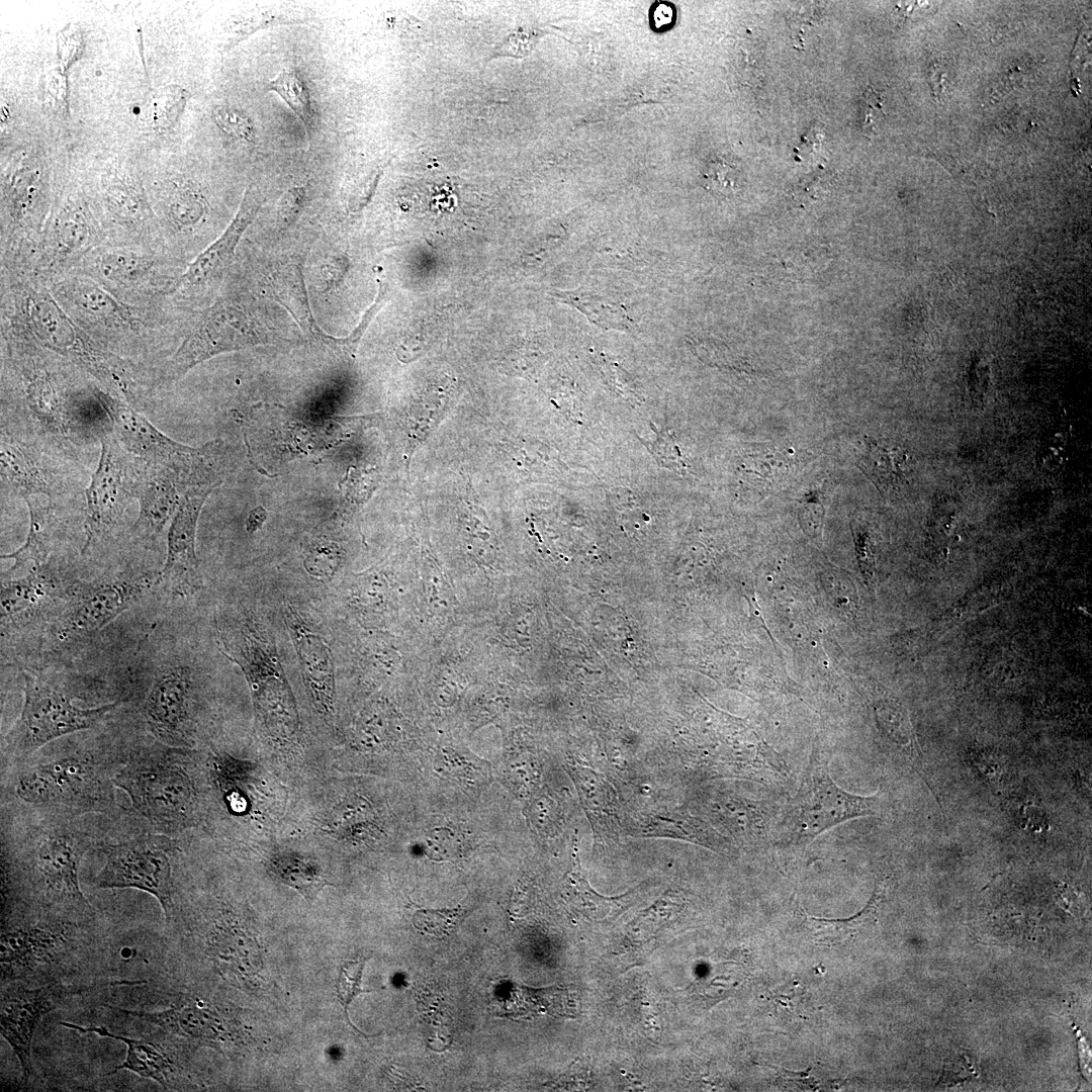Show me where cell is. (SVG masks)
<instances>
[{"label":"cell","mask_w":1092,"mask_h":1092,"mask_svg":"<svg viewBox=\"0 0 1092 1092\" xmlns=\"http://www.w3.org/2000/svg\"><path fill=\"white\" fill-rule=\"evenodd\" d=\"M125 755L106 758L76 751L19 763L14 781L17 798L50 816L72 818L104 812L115 803L113 779Z\"/></svg>","instance_id":"obj_1"},{"label":"cell","mask_w":1092,"mask_h":1092,"mask_svg":"<svg viewBox=\"0 0 1092 1092\" xmlns=\"http://www.w3.org/2000/svg\"><path fill=\"white\" fill-rule=\"evenodd\" d=\"M881 812L879 796L848 793L832 780L827 754L815 745L796 795L775 823L770 842L783 849L803 848L832 827Z\"/></svg>","instance_id":"obj_2"},{"label":"cell","mask_w":1092,"mask_h":1092,"mask_svg":"<svg viewBox=\"0 0 1092 1092\" xmlns=\"http://www.w3.org/2000/svg\"><path fill=\"white\" fill-rule=\"evenodd\" d=\"M218 633L222 654L245 674L267 729L293 735L297 715L292 694L276 647L262 625L245 617L225 623Z\"/></svg>","instance_id":"obj_3"},{"label":"cell","mask_w":1092,"mask_h":1092,"mask_svg":"<svg viewBox=\"0 0 1092 1092\" xmlns=\"http://www.w3.org/2000/svg\"><path fill=\"white\" fill-rule=\"evenodd\" d=\"M133 810L157 833L177 830L189 815L193 786L174 759V751L152 745L130 751L113 779Z\"/></svg>","instance_id":"obj_4"},{"label":"cell","mask_w":1092,"mask_h":1092,"mask_svg":"<svg viewBox=\"0 0 1092 1092\" xmlns=\"http://www.w3.org/2000/svg\"><path fill=\"white\" fill-rule=\"evenodd\" d=\"M20 845L28 882L44 905L90 909L78 878L81 858L90 846L86 833L73 827L68 818L50 816L43 825L29 830Z\"/></svg>","instance_id":"obj_5"},{"label":"cell","mask_w":1092,"mask_h":1092,"mask_svg":"<svg viewBox=\"0 0 1092 1092\" xmlns=\"http://www.w3.org/2000/svg\"><path fill=\"white\" fill-rule=\"evenodd\" d=\"M21 714L4 737L3 752L12 762H23L46 744L99 724L120 705L80 708L67 695L36 676L23 674Z\"/></svg>","instance_id":"obj_6"},{"label":"cell","mask_w":1092,"mask_h":1092,"mask_svg":"<svg viewBox=\"0 0 1092 1092\" xmlns=\"http://www.w3.org/2000/svg\"><path fill=\"white\" fill-rule=\"evenodd\" d=\"M171 850L170 838L157 832L108 844L103 849L105 862L92 887L147 892L159 901L169 922L173 910Z\"/></svg>","instance_id":"obj_7"},{"label":"cell","mask_w":1092,"mask_h":1092,"mask_svg":"<svg viewBox=\"0 0 1092 1092\" xmlns=\"http://www.w3.org/2000/svg\"><path fill=\"white\" fill-rule=\"evenodd\" d=\"M98 466L86 489L85 543L83 550L106 537L120 522L128 500L135 498L143 469L114 434L100 438Z\"/></svg>","instance_id":"obj_8"},{"label":"cell","mask_w":1092,"mask_h":1092,"mask_svg":"<svg viewBox=\"0 0 1092 1092\" xmlns=\"http://www.w3.org/2000/svg\"><path fill=\"white\" fill-rule=\"evenodd\" d=\"M156 582L146 575L122 576L74 585L57 623L60 641L92 635L134 605Z\"/></svg>","instance_id":"obj_9"},{"label":"cell","mask_w":1092,"mask_h":1092,"mask_svg":"<svg viewBox=\"0 0 1092 1092\" xmlns=\"http://www.w3.org/2000/svg\"><path fill=\"white\" fill-rule=\"evenodd\" d=\"M266 342V333L240 304L229 299L218 300L205 310L176 351L169 375L180 377L217 354Z\"/></svg>","instance_id":"obj_10"},{"label":"cell","mask_w":1092,"mask_h":1092,"mask_svg":"<svg viewBox=\"0 0 1092 1092\" xmlns=\"http://www.w3.org/2000/svg\"><path fill=\"white\" fill-rule=\"evenodd\" d=\"M98 399L114 427L121 446L146 464L182 475L198 472L205 451L194 450L168 438L128 403L110 393L98 392Z\"/></svg>","instance_id":"obj_11"},{"label":"cell","mask_w":1092,"mask_h":1092,"mask_svg":"<svg viewBox=\"0 0 1092 1092\" xmlns=\"http://www.w3.org/2000/svg\"><path fill=\"white\" fill-rule=\"evenodd\" d=\"M26 307L32 331L46 347L68 357L100 381L114 371L119 357L86 337L52 296L34 293L28 297Z\"/></svg>","instance_id":"obj_12"},{"label":"cell","mask_w":1092,"mask_h":1092,"mask_svg":"<svg viewBox=\"0 0 1092 1092\" xmlns=\"http://www.w3.org/2000/svg\"><path fill=\"white\" fill-rule=\"evenodd\" d=\"M211 488L206 486L188 491L171 522L166 561L157 574L155 584L173 595H190L200 587L195 552L196 527L201 507Z\"/></svg>","instance_id":"obj_13"},{"label":"cell","mask_w":1092,"mask_h":1092,"mask_svg":"<svg viewBox=\"0 0 1092 1092\" xmlns=\"http://www.w3.org/2000/svg\"><path fill=\"white\" fill-rule=\"evenodd\" d=\"M284 620L306 691L316 710L331 720L335 703V667L329 643L294 607L285 608Z\"/></svg>","instance_id":"obj_14"},{"label":"cell","mask_w":1092,"mask_h":1092,"mask_svg":"<svg viewBox=\"0 0 1092 1092\" xmlns=\"http://www.w3.org/2000/svg\"><path fill=\"white\" fill-rule=\"evenodd\" d=\"M191 670L184 665L161 668L155 675L143 712L150 732L166 744L185 739L190 724Z\"/></svg>","instance_id":"obj_15"},{"label":"cell","mask_w":1092,"mask_h":1092,"mask_svg":"<svg viewBox=\"0 0 1092 1092\" xmlns=\"http://www.w3.org/2000/svg\"><path fill=\"white\" fill-rule=\"evenodd\" d=\"M61 989L50 985L38 988L11 987L2 992L1 1035L17 1057L24 1077L32 1072L31 1045L42 1017L54 1010Z\"/></svg>","instance_id":"obj_16"},{"label":"cell","mask_w":1092,"mask_h":1092,"mask_svg":"<svg viewBox=\"0 0 1092 1092\" xmlns=\"http://www.w3.org/2000/svg\"><path fill=\"white\" fill-rule=\"evenodd\" d=\"M68 932V928L62 924L34 923L3 927L2 981L20 979L39 966L54 962L66 950Z\"/></svg>","instance_id":"obj_17"},{"label":"cell","mask_w":1092,"mask_h":1092,"mask_svg":"<svg viewBox=\"0 0 1092 1092\" xmlns=\"http://www.w3.org/2000/svg\"><path fill=\"white\" fill-rule=\"evenodd\" d=\"M261 203L259 193L249 186L230 225L190 264L178 285L181 287L199 286L219 278L231 264L235 250L245 231L256 217Z\"/></svg>","instance_id":"obj_18"},{"label":"cell","mask_w":1092,"mask_h":1092,"mask_svg":"<svg viewBox=\"0 0 1092 1092\" xmlns=\"http://www.w3.org/2000/svg\"><path fill=\"white\" fill-rule=\"evenodd\" d=\"M1 475L20 495L60 493L62 478L44 455L10 436L1 437Z\"/></svg>","instance_id":"obj_19"},{"label":"cell","mask_w":1092,"mask_h":1092,"mask_svg":"<svg viewBox=\"0 0 1092 1092\" xmlns=\"http://www.w3.org/2000/svg\"><path fill=\"white\" fill-rule=\"evenodd\" d=\"M178 479L170 471L146 464L136 485L140 510L133 533L146 540L156 538L178 509Z\"/></svg>","instance_id":"obj_20"},{"label":"cell","mask_w":1092,"mask_h":1092,"mask_svg":"<svg viewBox=\"0 0 1092 1092\" xmlns=\"http://www.w3.org/2000/svg\"><path fill=\"white\" fill-rule=\"evenodd\" d=\"M58 572L48 562L33 567L26 574L10 577L1 584L2 625L24 612L32 610L44 601L65 593Z\"/></svg>","instance_id":"obj_21"},{"label":"cell","mask_w":1092,"mask_h":1092,"mask_svg":"<svg viewBox=\"0 0 1092 1092\" xmlns=\"http://www.w3.org/2000/svg\"><path fill=\"white\" fill-rule=\"evenodd\" d=\"M57 292L72 308L93 321L120 328L132 327L135 323L128 307L91 280H67L59 285Z\"/></svg>","instance_id":"obj_22"},{"label":"cell","mask_w":1092,"mask_h":1092,"mask_svg":"<svg viewBox=\"0 0 1092 1092\" xmlns=\"http://www.w3.org/2000/svg\"><path fill=\"white\" fill-rule=\"evenodd\" d=\"M267 285L271 295L289 310L308 337L331 348L334 337L320 328L311 313L301 264L292 262L278 268Z\"/></svg>","instance_id":"obj_23"},{"label":"cell","mask_w":1092,"mask_h":1092,"mask_svg":"<svg viewBox=\"0 0 1092 1092\" xmlns=\"http://www.w3.org/2000/svg\"><path fill=\"white\" fill-rule=\"evenodd\" d=\"M29 512V529L25 542L12 553L2 558L13 559V566L8 573L30 570L48 562L56 539L57 518L50 506L43 505L37 495L23 497Z\"/></svg>","instance_id":"obj_24"},{"label":"cell","mask_w":1092,"mask_h":1092,"mask_svg":"<svg viewBox=\"0 0 1092 1092\" xmlns=\"http://www.w3.org/2000/svg\"><path fill=\"white\" fill-rule=\"evenodd\" d=\"M61 1024L67 1028L80 1032L95 1033L102 1037H110L126 1044L124 1061L107 1075L114 1074L119 1070H127L140 1077L152 1079L164 1088L168 1087L169 1077L172 1072L171 1062L158 1044L147 1039L115 1034L104 1026L83 1027L71 1022H61Z\"/></svg>","instance_id":"obj_25"},{"label":"cell","mask_w":1092,"mask_h":1092,"mask_svg":"<svg viewBox=\"0 0 1092 1092\" xmlns=\"http://www.w3.org/2000/svg\"><path fill=\"white\" fill-rule=\"evenodd\" d=\"M313 20V11L290 3L257 4L229 21L224 49L231 50L253 33L277 25L303 24Z\"/></svg>","instance_id":"obj_26"},{"label":"cell","mask_w":1092,"mask_h":1092,"mask_svg":"<svg viewBox=\"0 0 1092 1092\" xmlns=\"http://www.w3.org/2000/svg\"><path fill=\"white\" fill-rule=\"evenodd\" d=\"M908 458L902 448L870 439L859 466L881 491H893L906 482Z\"/></svg>","instance_id":"obj_27"},{"label":"cell","mask_w":1092,"mask_h":1092,"mask_svg":"<svg viewBox=\"0 0 1092 1092\" xmlns=\"http://www.w3.org/2000/svg\"><path fill=\"white\" fill-rule=\"evenodd\" d=\"M875 711L885 736L899 749L913 770L932 790L922 752L916 743L904 709L894 701L883 700L876 703Z\"/></svg>","instance_id":"obj_28"},{"label":"cell","mask_w":1092,"mask_h":1092,"mask_svg":"<svg viewBox=\"0 0 1092 1092\" xmlns=\"http://www.w3.org/2000/svg\"><path fill=\"white\" fill-rule=\"evenodd\" d=\"M550 294L559 301L574 306L601 328L619 331H628L631 328L632 320L625 308L608 298L580 290H553Z\"/></svg>","instance_id":"obj_29"},{"label":"cell","mask_w":1092,"mask_h":1092,"mask_svg":"<svg viewBox=\"0 0 1092 1092\" xmlns=\"http://www.w3.org/2000/svg\"><path fill=\"white\" fill-rule=\"evenodd\" d=\"M25 392L28 405L36 419L51 430L63 432L64 414L51 379L44 373L33 372L27 375Z\"/></svg>","instance_id":"obj_30"},{"label":"cell","mask_w":1092,"mask_h":1092,"mask_svg":"<svg viewBox=\"0 0 1092 1092\" xmlns=\"http://www.w3.org/2000/svg\"><path fill=\"white\" fill-rule=\"evenodd\" d=\"M267 90L278 94L303 124L306 134L314 128V113L308 88L294 70H284L267 84Z\"/></svg>","instance_id":"obj_31"},{"label":"cell","mask_w":1092,"mask_h":1092,"mask_svg":"<svg viewBox=\"0 0 1092 1092\" xmlns=\"http://www.w3.org/2000/svg\"><path fill=\"white\" fill-rule=\"evenodd\" d=\"M152 266L148 257L129 251L107 252L97 260V268L105 278L122 284L139 280Z\"/></svg>","instance_id":"obj_32"},{"label":"cell","mask_w":1092,"mask_h":1092,"mask_svg":"<svg viewBox=\"0 0 1092 1092\" xmlns=\"http://www.w3.org/2000/svg\"><path fill=\"white\" fill-rule=\"evenodd\" d=\"M275 873L287 885L311 901L328 882L310 863L298 858H284L275 863Z\"/></svg>","instance_id":"obj_33"},{"label":"cell","mask_w":1092,"mask_h":1092,"mask_svg":"<svg viewBox=\"0 0 1092 1092\" xmlns=\"http://www.w3.org/2000/svg\"><path fill=\"white\" fill-rule=\"evenodd\" d=\"M93 242L91 229L80 211H66L56 225V244L60 253L84 252Z\"/></svg>","instance_id":"obj_34"},{"label":"cell","mask_w":1092,"mask_h":1092,"mask_svg":"<svg viewBox=\"0 0 1092 1092\" xmlns=\"http://www.w3.org/2000/svg\"><path fill=\"white\" fill-rule=\"evenodd\" d=\"M189 93L182 87L173 85L163 88L152 100L151 121L158 129L171 127L184 110Z\"/></svg>","instance_id":"obj_35"},{"label":"cell","mask_w":1092,"mask_h":1092,"mask_svg":"<svg viewBox=\"0 0 1092 1092\" xmlns=\"http://www.w3.org/2000/svg\"><path fill=\"white\" fill-rule=\"evenodd\" d=\"M577 871H573L571 874V880L575 883L579 897L581 898V906L589 909L588 915L592 919H602L608 917L611 913L616 915L622 911L625 906V899L631 896V893H627L620 897L608 898L597 894L587 885L583 877H581L579 864L576 866Z\"/></svg>","instance_id":"obj_36"},{"label":"cell","mask_w":1092,"mask_h":1092,"mask_svg":"<svg viewBox=\"0 0 1092 1092\" xmlns=\"http://www.w3.org/2000/svg\"><path fill=\"white\" fill-rule=\"evenodd\" d=\"M462 915L461 908L420 909L413 916L414 926L422 933L444 936L452 933Z\"/></svg>","instance_id":"obj_37"},{"label":"cell","mask_w":1092,"mask_h":1092,"mask_svg":"<svg viewBox=\"0 0 1092 1092\" xmlns=\"http://www.w3.org/2000/svg\"><path fill=\"white\" fill-rule=\"evenodd\" d=\"M703 177L709 189L728 195L737 190L740 172L727 158L715 156L708 161Z\"/></svg>","instance_id":"obj_38"},{"label":"cell","mask_w":1092,"mask_h":1092,"mask_svg":"<svg viewBox=\"0 0 1092 1092\" xmlns=\"http://www.w3.org/2000/svg\"><path fill=\"white\" fill-rule=\"evenodd\" d=\"M339 562L338 545L330 541H320L310 547L303 563L311 576L328 579L336 572Z\"/></svg>","instance_id":"obj_39"},{"label":"cell","mask_w":1092,"mask_h":1092,"mask_svg":"<svg viewBox=\"0 0 1092 1092\" xmlns=\"http://www.w3.org/2000/svg\"><path fill=\"white\" fill-rule=\"evenodd\" d=\"M213 119L225 133L252 143L255 140V127L250 117L242 110L231 106H218L213 110Z\"/></svg>","instance_id":"obj_40"},{"label":"cell","mask_w":1092,"mask_h":1092,"mask_svg":"<svg viewBox=\"0 0 1092 1092\" xmlns=\"http://www.w3.org/2000/svg\"><path fill=\"white\" fill-rule=\"evenodd\" d=\"M366 959L346 962L341 968L337 983L339 1001L342 1003L347 1014V1008L353 998L363 992L361 988L362 973Z\"/></svg>","instance_id":"obj_41"},{"label":"cell","mask_w":1092,"mask_h":1092,"mask_svg":"<svg viewBox=\"0 0 1092 1092\" xmlns=\"http://www.w3.org/2000/svg\"><path fill=\"white\" fill-rule=\"evenodd\" d=\"M107 200L112 209L120 216L129 219L141 218L143 203L139 196L124 185H114L107 190Z\"/></svg>","instance_id":"obj_42"},{"label":"cell","mask_w":1092,"mask_h":1092,"mask_svg":"<svg viewBox=\"0 0 1092 1092\" xmlns=\"http://www.w3.org/2000/svg\"><path fill=\"white\" fill-rule=\"evenodd\" d=\"M446 771L452 776L460 778L465 781H470L473 784L483 783L487 776L484 761L469 759L467 757L457 756L456 754H447L443 760H440Z\"/></svg>","instance_id":"obj_43"},{"label":"cell","mask_w":1092,"mask_h":1092,"mask_svg":"<svg viewBox=\"0 0 1092 1092\" xmlns=\"http://www.w3.org/2000/svg\"><path fill=\"white\" fill-rule=\"evenodd\" d=\"M651 445V451L654 453L657 461L661 462L663 466L677 470L685 466V463L680 458V453L670 435L665 434L664 432L658 434L657 439L654 440Z\"/></svg>","instance_id":"obj_44"},{"label":"cell","mask_w":1092,"mask_h":1092,"mask_svg":"<svg viewBox=\"0 0 1092 1092\" xmlns=\"http://www.w3.org/2000/svg\"><path fill=\"white\" fill-rule=\"evenodd\" d=\"M602 370L608 383L613 386L622 396L631 397L634 394L630 375L617 363L609 360L603 361Z\"/></svg>","instance_id":"obj_45"},{"label":"cell","mask_w":1092,"mask_h":1092,"mask_svg":"<svg viewBox=\"0 0 1092 1092\" xmlns=\"http://www.w3.org/2000/svg\"><path fill=\"white\" fill-rule=\"evenodd\" d=\"M200 203L184 194L176 196L171 204L172 217L178 223L193 222L200 217Z\"/></svg>","instance_id":"obj_46"},{"label":"cell","mask_w":1092,"mask_h":1092,"mask_svg":"<svg viewBox=\"0 0 1092 1092\" xmlns=\"http://www.w3.org/2000/svg\"><path fill=\"white\" fill-rule=\"evenodd\" d=\"M426 849L431 853L443 855L451 853L456 845L454 834L447 829H435L426 839Z\"/></svg>","instance_id":"obj_47"},{"label":"cell","mask_w":1092,"mask_h":1092,"mask_svg":"<svg viewBox=\"0 0 1092 1092\" xmlns=\"http://www.w3.org/2000/svg\"><path fill=\"white\" fill-rule=\"evenodd\" d=\"M768 1068L776 1071L780 1080L792 1082L799 1087H803V1089L804 1087H808L809 1090H820L822 1089L821 1087L826 1086L822 1083V1080L813 1077L809 1070L805 1072H791L771 1065L768 1066Z\"/></svg>","instance_id":"obj_48"},{"label":"cell","mask_w":1092,"mask_h":1092,"mask_svg":"<svg viewBox=\"0 0 1092 1092\" xmlns=\"http://www.w3.org/2000/svg\"><path fill=\"white\" fill-rule=\"evenodd\" d=\"M933 156L954 176L972 180L973 173L968 164L962 163L953 157L940 152H935Z\"/></svg>","instance_id":"obj_49"},{"label":"cell","mask_w":1092,"mask_h":1092,"mask_svg":"<svg viewBox=\"0 0 1092 1092\" xmlns=\"http://www.w3.org/2000/svg\"><path fill=\"white\" fill-rule=\"evenodd\" d=\"M674 11L668 3L658 4L653 11V21L656 28L667 27L673 22Z\"/></svg>","instance_id":"obj_50"},{"label":"cell","mask_w":1092,"mask_h":1092,"mask_svg":"<svg viewBox=\"0 0 1092 1092\" xmlns=\"http://www.w3.org/2000/svg\"><path fill=\"white\" fill-rule=\"evenodd\" d=\"M266 519V512L262 508L253 511L247 521V529L250 533L258 530Z\"/></svg>","instance_id":"obj_51"},{"label":"cell","mask_w":1092,"mask_h":1092,"mask_svg":"<svg viewBox=\"0 0 1092 1092\" xmlns=\"http://www.w3.org/2000/svg\"><path fill=\"white\" fill-rule=\"evenodd\" d=\"M862 96H863L866 102L869 104L870 107L878 108L879 110L884 112L883 111V99H882L881 95L877 91H875L873 89L872 86H869L863 91Z\"/></svg>","instance_id":"obj_52"}]
</instances>
